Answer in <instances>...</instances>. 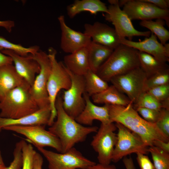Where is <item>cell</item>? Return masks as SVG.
<instances>
[{
	"mask_svg": "<svg viewBox=\"0 0 169 169\" xmlns=\"http://www.w3.org/2000/svg\"><path fill=\"white\" fill-rule=\"evenodd\" d=\"M107 105L111 122L122 125L138 136L147 146H152L156 140L169 142V138L156 123L149 122L140 116L133 108L132 102L126 106Z\"/></svg>",
	"mask_w": 169,
	"mask_h": 169,
	"instance_id": "obj_1",
	"label": "cell"
},
{
	"mask_svg": "<svg viewBox=\"0 0 169 169\" xmlns=\"http://www.w3.org/2000/svg\"><path fill=\"white\" fill-rule=\"evenodd\" d=\"M55 105L57 120L48 131L59 139L62 147L61 153L73 147L76 144L84 141L89 134L97 131L98 129L97 126H84L66 113L63 108L62 97L59 93Z\"/></svg>",
	"mask_w": 169,
	"mask_h": 169,
	"instance_id": "obj_2",
	"label": "cell"
},
{
	"mask_svg": "<svg viewBox=\"0 0 169 169\" xmlns=\"http://www.w3.org/2000/svg\"><path fill=\"white\" fill-rule=\"evenodd\" d=\"M30 87L25 80L6 94L0 101V117L17 119L39 109L31 94Z\"/></svg>",
	"mask_w": 169,
	"mask_h": 169,
	"instance_id": "obj_3",
	"label": "cell"
},
{
	"mask_svg": "<svg viewBox=\"0 0 169 169\" xmlns=\"http://www.w3.org/2000/svg\"><path fill=\"white\" fill-rule=\"evenodd\" d=\"M138 51L120 44L99 69L96 74L106 82L114 77L140 67Z\"/></svg>",
	"mask_w": 169,
	"mask_h": 169,
	"instance_id": "obj_4",
	"label": "cell"
},
{
	"mask_svg": "<svg viewBox=\"0 0 169 169\" xmlns=\"http://www.w3.org/2000/svg\"><path fill=\"white\" fill-rule=\"evenodd\" d=\"M56 50L52 47L48 54L51 64V69L47 84V90L51 114L48 125L51 126L57 116L55 101L58 95L62 89L67 90L71 84L70 76L64 63L56 59Z\"/></svg>",
	"mask_w": 169,
	"mask_h": 169,
	"instance_id": "obj_5",
	"label": "cell"
},
{
	"mask_svg": "<svg viewBox=\"0 0 169 169\" xmlns=\"http://www.w3.org/2000/svg\"><path fill=\"white\" fill-rule=\"evenodd\" d=\"M30 55L38 63L40 69L30 87V92L39 109H42L50 106L47 84L51 69V63L48 54L42 50L39 49L34 55Z\"/></svg>",
	"mask_w": 169,
	"mask_h": 169,
	"instance_id": "obj_6",
	"label": "cell"
},
{
	"mask_svg": "<svg viewBox=\"0 0 169 169\" xmlns=\"http://www.w3.org/2000/svg\"><path fill=\"white\" fill-rule=\"evenodd\" d=\"M36 148L48 161L49 169H85L96 163L74 147L64 153Z\"/></svg>",
	"mask_w": 169,
	"mask_h": 169,
	"instance_id": "obj_7",
	"label": "cell"
},
{
	"mask_svg": "<svg viewBox=\"0 0 169 169\" xmlns=\"http://www.w3.org/2000/svg\"><path fill=\"white\" fill-rule=\"evenodd\" d=\"M115 125L118 129V133L112 161L116 163L133 153L147 154L149 147L146 145L138 136L120 123H116Z\"/></svg>",
	"mask_w": 169,
	"mask_h": 169,
	"instance_id": "obj_8",
	"label": "cell"
},
{
	"mask_svg": "<svg viewBox=\"0 0 169 169\" xmlns=\"http://www.w3.org/2000/svg\"><path fill=\"white\" fill-rule=\"evenodd\" d=\"M116 126L113 123H101L96 134L93 137L91 145L98 153L99 163L110 164L116 144L117 136Z\"/></svg>",
	"mask_w": 169,
	"mask_h": 169,
	"instance_id": "obj_9",
	"label": "cell"
},
{
	"mask_svg": "<svg viewBox=\"0 0 169 169\" xmlns=\"http://www.w3.org/2000/svg\"><path fill=\"white\" fill-rule=\"evenodd\" d=\"M147 77L146 74L139 67L114 77L110 81L120 91L125 94L133 104L144 92V86Z\"/></svg>",
	"mask_w": 169,
	"mask_h": 169,
	"instance_id": "obj_10",
	"label": "cell"
},
{
	"mask_svg": "<svg viewBox=\"0 0 169 169\" xmlns=\"http://www.w3.org/2000/svg\"><path fill=\"white\" fill-rule=\"evenodd\" d=\"M66 69L70 76L71 84L68 90L64 91L62 96V105L66 113L75 119L85 106L83 97L85 92V81L83 76L75 74Z\"/></svg>",
	"mask_w": 169,
	"mask_h": 169,
	"instance_id": "obj_11",
	"label": "cell"
},
{
	"mask_svg": "<svg viewBox=\"0 0 169 169\" xmlns=\"http://www.w3.org/2000/svg\"><path fill=\"white\" fill-rule=\"evenodd\" d=\"M2 130L9 131L25 136L26 140L36 147H51L60 153L62 147L59 139L49 131L45 129L44 125L10 126Z\"/></svg>",
	"mask_w": 169,
	"mask_h": 169,
	"instance_id": "obj_12",
	"label": "cell"
},
{
	"mask_svg": "<svg viewBox=\"0 0 169 169\" xmlns=\"http://www.w3.org/2000/svg\"><path fill=\"white\" fill-rule=\"evenodd\" d=\"M123 10L131 20L161 19L169 27V10L159 8L143 0H124Z\"/></svg>",
	"mask_w": 169,
	"mask_h": 169,
	"instance_id": "obj_13",
	"label": "cell"
},
{
	"mask_svg": "<svg viewBox=\"0 0 169 169\" xmlns=\"http://www.w3.org/2000/svg\"><path fill=\"white\" fill-rule=\"evenodd\" d=\"M108 13L104 15L105 19L111 22L120 38H128L132 40L134 36L149 37L151 33L150 31H141L134 27L131 20L126 13L120 9L119 3L110 5L108 7Z\"/></svg>",
	"mask_w": 169,
	"mask_h": 169,
	"instance_id": "obj_14",
	"label": "cell"
},
{
	"mask_svg": "<svg viewBox=\"0 0 169 169\" xmlns=\"http://www.w3.org/2000/svg\"><path fill=\"white\" fill-rule=\"evenodd\" d=\"M58 19L61 30L60 48L64 52L71 54L88 47L91 41L89 36L69 27L64 15H60Z\"/></svg>",
	"mask_w": 169,
	"mask_h": 169,
	"instance_id": "obj_15",
	"label": "cell"
},
{
	"mask_svg": "<svg viewBox=\"0 0 169 169\" xmlns=\"http://www.w3.org/2000/svg\"><path fill=\"white\" fill-rule=\"evenodd\" d=\"M120 44L125 45L151 54L163 63L169 61V44H162L157 40V37L151 33L150 36L143 41L136 42L126 38H120Z\"/></svg>",
	"mask_w": 169,
	"mask_h": 169,
	"instance_id": "obj_16",
	"label": "cell"
},
{
	"mask_svg": "<svg viewBox=\"0 0 169 169\" xmlns=\"http://www.w3.org/2000/svg\"><path fill=\"white\" fill-rule=\"evenodd\" d=\"M84 28V33L93 42L113 50L120 44V38L114 28L105 23L96 21L92 24L85 23Z\"/></svg>",
	"mask_w": 169,
	"mask_h": 169,
	"instance_id": "obj_17",
	"label": "cell"
},
{
	"mask_svg": "<svg viewBox=\"0 0 169 169\" xmlns=\"http://www.w3.org/2000/svg\"><path fill=\"white\" fill-rule=\"evenodd\" d=\"M1 52L12 58L18 73L31 86L36 74H38L40 71V66L37 62L32 58L30 54L22 56L13 51L5 49Z\"/></svg>",
	"mask_w": 169,
	"mask_h": 169,
	"instance_id": "obj_18",
	"label": "cell"
},
{
	"mask_svg": "<svg viewBox=\"0 0 169 169\" xmlns=\"http://www.w3.org/2000/svg\"><path fill=\"white\" fill-rule=\"evenodd\" d=\"M83 97L85 105L83 111L75 119L77 122L90 126H92L95 120L100 121L102 123H112L110 120L107 105L102 106L95 105L91 101L90 96L85 92Z\"/></svg>",
	"mask_w": 169,
	"mask_h": 169,
	"instance_id": "obj_19",
	"label": "cell"
},
{
	"mask_svg": "<svg viewBox=\"0 0 169 169\" xmlns=\"http://www.w3.org/2000/svg\"><path fill=\"white\" fill-rule=\"evenodd\" d=\"M51 114L50 106L40 109L31 114L17 119L0 117V131L4 127L10 126H45L49 124Z\"/></svg>",
	"mask_w": 169,
	"mask_h": 169,
	"instance_id": "obj_20",
	"label": "cell"
},
{
	"mask_svg": "<svg viewBox=\"0 0 169 169\" xmlns=\"http://www.w3.org/2000/svg\"><path fill=\"white\" fill-rule=\"evenodd\" d=\"M64 64L73 74L83 76L90 69L87 47L65 56Z\"/></svg>",
	"mask_w": 169,
	"mask_h": 169,
	"instance_id": "obj_21",
	"label": "cell"
},
{
	"mask_svg": "<svg viewBox=\"0 0 169 169\" xmlns=\"http://www.w3.org/2000/svg\"><path fill=\"white\" fill-rule=\"evenodd\" d=\"M24 81L13 64L0 66V101L8 92Z\"/></svg>",
	"mask_w": 169,
	"mask_h": 169,
	"instance_id": "obj_22",
	"label": "cell"
},
{
	"mask_svg": "<svg viewBox=\"0 0 169 169\" xmlns=\"http://www.w3.org/2000/svg\"><path fill=\"white\" fill-rule=\"evenodd\" d=\"M67 14L73 18L77 14L83 12H88L95 15L102 12L108 13V7L100 0H76L67 8Z\"/></svg>",
	"mask_w": 169,
	"mask_h": 169,
	"instance_id": "obj_23",
	"label": "cell"
},
{
	"mask_svg": "<svg viewBox=\"0 0 169 169\" xmlns=\"http://www.w3.org/2000/svg\"><path fill=\"white\" fill-rule=\"evenodd\" d=\"M91 97L93 102L96 104L126 106L132 102L125 94L120 91L113 85Z\"/></svg>",
	"mask_w": 169,
	"mask_h": 169,
	"instance_id": "obj_24",
	"label": "cell"
},
{
	"mask_svg": "<svg viewBox=\"0 0 169 169\" xmlns=\"http://www.w3.org/2000/svg\"><path fill=\"white\" fill-rule=\"evenodd\" d=\"M87 48L89 69L95 73L109 58L114 50L92 40Z\"/></svg>",
	"mask_w": 169,
	"mask_h": 169,
	"instance_id": "obj_25",
	"label": "cell"
},
{
	"mask_svg": "<svg viewBox=\"0 0 169 169\" xmlns=\"http://www.w3.org/2000/svg\"><path fill=\"white\" fill-rule=\"evenodd\" d=\"M138 55L140 67L147 77L169 67L166 63L160 62L149 54L138 51Z\"/></svg>",
	"mask_w": 169,
	"mask_h": 169,
	"instance_id": "obj_26",
	"label": "cell"
},
{
	"mask_svg": "<svg viewBox=\"0 0 169 169\" xmlns=\"http://www.w3.org/2000/svg\"><path fill=\"white\" fill-rule=\"evenodd\" d=\"M83 76L85 81V92L90 96L104 91L109 86L107 82L90 69Z\"/></svg>",
	"mask_w": 169,
	"mask_h": 169,
	"instance_id": "obj_27",
	"label": "cell"
},
{
	"mask_svg": "<svg viewBox=\"0 0 169 169\" xmlns=\"http://www.w3.org/2000/svg\"><path fill=\"white\" fill-rule=\"evenodd\" d=\"M166 22L161 19L152 20L141 21L140 25L149 29L151 33L158 38L160 43L164 45L169 39V32L164 27Z\"/></svg>",
	"mask_w": 169,
	"mask_h": 169,
	"instance_id": "obj_28",
	"label": "cell"
},
{
	"mask_svg": "<svg viewBox=\"0 0 169 169\" xmlns=\"http://www.w3.org/2000/svg\"><path fill=\"white\" fill-rule=\"evenodd\" d=\"M0 47L3 49L13 51L20 55L24 56L30 54L34 55L39 50V47L38 46L25 47L20 44L13 43L1 36H0Z\"/></svg>",
	"mask_w": 169,
	"mask_h": 169,
	"instance_id": "obj_29",
	"label": "cell"
},
{
	"mask_svg": "<svg viewBox=\"0 0 169 169\" xmlns=\"http://www.w3.org/2000/svg\"><path fill=\"white\" fill-rule=\"evenodd\" d=\"M155 169H169V153L154 146H149Z\"/></svg>",
	"mask_w": 169,
	"mask_h": 169,
	"instance_id": "obj_30",
	"label": "cell"
},
{
	"mask_svg": "<svg viewBox=\"0 0 169 169\" xmlns=\"http://www.w3.org/2000/svg\"><path fill=\"white\" fill-rule=\"evenodd\" d=\"M169 84V67L147 78L144 86L146 92L149 89Z\"/></svg>",
	"mask_w": 169,
	"mask_h": 169,
	"instance_id": "obj_31",
	"label": "cell"
},
{
	"mask_svg": "<svg viewBox=\"0 0 169 169\" xmlns=\"http://www.w3.org/2000/svg\"><path fill=\"white\" fill-rule=\"evenodd\" d=\"M133 106L135 109L142 107L160 111L162 108L161 103L146 92H144L140 95Z\"/></svg>",
	"mask_w": 169,
	"mask_h": 169,
	"instance_id": "obj_32",
	"label": "cell"
},
{
	"mask_svg": "<svg viewBox=\"0 0 169 169\" xmlns=\"http://www.w3.org/2000/svg\"><path fill=\"white\" fill-rule=\"evenodd\" d=\"M22 151L23 159L22 169H33V157L36 152L32 145L23 140Z\"/></svg>",
	"mask_w": 169,
	"mask_h": 169,
	"instance_id": "obj_33",
	"label": "cell"
},
{
	"mask_svg": "<svg viewBox=\"0 0 169 169\" xmlns=\"http://www.w3.org/2000/svg\"><path fill=\"white\" fill-rule=\"evenodd\" d=\"M22 142L23 140H21L16 143L13 152V160L10 165L4 169H22L23 163Z\"/></svg>",
	"mask_w": 169,
	"mask_h": 169,
	"instance_id": "obj_34",
	"label": "cell"
},
{
	"mask_svg": "<svg viewBox=\"0 0 169 169\" xmlns=\"http://www.w3.org/2000/svg\"><path fill=\"white\" fill-rule=\"evenodd\" d=\"M146 92L161 102L169 99V84L152 88Z\"/></svg>",
	"mask_w": 169,
	"mask_h": 169,
	"instance_id": "obj_35",
	"label": "cell"
},
{
	"mask_svg": "<svg viewBox=\"0 0 169 169\" xmlns=\"http://www.w3.org/2000/svg\"><path fill=\"white\" fill-rule=\"evenodd\" d=\"M156 124L159 129L169 138V110L162 108Z\"/></svg>",
	"mask_w": 169,
	"mask_h": 169,
	"instance_id": "obj_36",
	"label": "cell"
},
{
	"mask_svg": "<svg viewBox=\"0 0 169 169\" xmlns=\"http://www.w3.org/2000/svg\"><path fill=\"white\" fill-rule=\"evenodd\" d=\"M135 110L146 120L154 123L157 120L160 111L142 107H138Z\"/></svg>",
	"mask_w": 169,
	"mask_h": 169,
	"instance_id": "obj_37",
	"label": "cell"
},
{
	"mask_svg": "<svg viewBox=\"0 0 169 169\" xmlns=\"http://www.w3.org/2000/svg\"><path fill=\"white\" fill-rule=\"evenodd\" d=\"M136 160L140 169H155L153 163L146 154L138 152Z\"/></svg>",
	"mask_w": 169,
	"mask_h": 169,
	"instance_id": "obj_38",
	"label": "cell"
},
{
	"mask_svg": "<svg viewBox=\"0 0 169 169\" xmlns=\"http://www.w3.org/2000/svg\"><path fill=\"white\" fill-rule=\"evenodd\" d=\"M143 1L153 4L161 9L165 10L169 9V0H143Z\"/></svg>",
	"mask_w": 169,
	"mask_h": 169,
	"instance_id": "obj_39",
	"label": "cell"
},
{
	"mask_svg": "<svg viewBox=\"0 0 169 169\" xmlns=\"http://www.w3.org/2000/svg\"><path fill=\"white\" fill-rule=\"evenodd\" d=\"M43 159L39 153L36 152L33 159V169H42Z\"/></svg>",
	"mask_w": 169,
	"mask_h": 169,
	"instance_id": "obj_40",
	"label": "cell"
},
{
	"mask_svg": "<svg viewBox=\"0 0 169 169\" xmlns=\"http://www.w3.org/2000/svg\"><path fill=\"white\" fill-rule=\"evenodd\" d=\"M153 146L169 153V142H166L160 140H156L154 141Z\"/></svg>",
	"mask_w": 169,
	"mask_h": 169,
	"instance_id": "obj_41",
	"label": "cell"
},
{
	"mask_svg": "<svg viewBox=\"0 0 169 169\" xmlns=\"http://www.w3.org/2000/svg\"><path fill=\"white\" fill-rule=\"evenodd\" d=\"M3 49V48L0 47V66L6 64H13V61L12 58L1 52Z\"/></svg>",
	"mask_w": 169,
	"mask_h": 169,
	"instance_id": "obj_42",
	"label": "cell"
},
{
	"mask_svg": "<svg viewBox=\"0 0 169 169\" xmlns=\"http://www.w3.org/2000/svg\"><path fill=\"white\" fill-rule=\"evenodd\" d=\"M15 26L14 21L11 20H0V27L5 29L9 33L11 32L12 28Z\"/></svg>",
	"mask_w": 169,
	"mask_h": 169,
	"instance_id": "obj_43",
	"label": "cell"
},
{
	"mask_svg": "<svg viewBox=\"0 0 169 169\" xmlns=\"http://www.w3.org/2000/svg\"><path fill=\"white\" fill-rule=\"evenodd\" d=\"M85 169H117L115 166L113 165L103 164L96 163L93 165L88 167Z\"/></svg>",
	"mask_w": 169,
	"mask_h": 169,
	"instance_id": "obj_44",
	"label": "cell"
},
{
	"mask_svg": "<svg viewBox=\"0 0 169 169\" xmlns=\"http://www.w3.org/2000/svg\"><path fill=\"white\" fill-rule=\"evenodd\" d=\"M122 161L125 169H136L133 160L131 156L125 157L123 158Z\"/></svg>",
	"mask_w": 169,
	"mask_h": 169,
	"instance_id": "obj_45",
	"label": "cell"
},
{
	"mask_svg": "<svg viewBox=\"0 0 169 169\" xmlns=\"http://www.w3.org/2000/svg\"><path fill=\"white\" fill-rule=\"evenodd\" d=\"M6 166L3 161L2 158H0V169H4Z\"/></svg>",
	"mask_w": 169,
	"mask_h": 169,
	"instance_id": "obj_46",
	"label": "cell"
}]
</instances>
